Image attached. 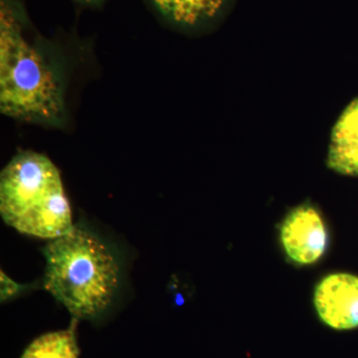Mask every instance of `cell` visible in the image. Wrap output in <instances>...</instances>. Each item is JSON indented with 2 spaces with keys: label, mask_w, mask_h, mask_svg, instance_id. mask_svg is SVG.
Listing matches in <instances>:
<instances>
[{
  "label": "cell",
  "mask_w": 358,
  "mask_h": 358,
  "mask_svg": "<svg viewBox=\"0 0 358 358\" xmlns=\"http://www.w3.org/2000/svg\"><path fill=\"white\" fill-rule=\"evenodd\" d=\"M44 288L76 320L105 312L119 284V265L106 245L75 227L45 247Z\"/></svg>",
  "instance_id": "6da1fadb"
},
{
  "label": "cell",
  "mask_w": 358,
  "mask_h": 358,
  "mask_svg": "<svg viewBox=\"0 0 358 358\" xmlns=\"http://www.w3.org/2000/svg\"><path fill=\"white\" fill-rule=\"evenodd\" d=\"M0 110L13 119L47 124H60L65 117L60 80L26 40L4 0L0 8Z\"/></svg>",
  "instance_id": "7a4b0ae2"
},
{
  "label": "cell",
  "mask_w": 358,
  "mask_h": 358,
  "mask_svg": "<svg viewBox=\"0 0 358 358\" xmlns=\"http://www.w3.org/2000/svg\"><path fill=\"white\" fill-rule=\"evenodd\" d=\"M0 213L23 234L55 239L74 228L60 173L46 155L20 152L0 176Z\"/></svg>",
  "instance_id": "3957f363"
},
{
  "label": "cell",
  "mask_w": 358,
  "mask_h": 358,
  "mask_svg": "<svg viewBox=\"0 0 358 358\" xmlns=\"http://www.w3.org/2000/svg\"><path fill=\"white\" fill-rule=\"evenodd\" d=\"M315 307L320 319L336 331L358 327V277L346 273L331 274L319 282Z\"/></svg>",
  "instance_id": "277c9868"
},
{
  "label": "cell",
  "mask_w": 358,
  "mask_h": 358,
  "mask_svg": "<svg viewBox=\"0 0 358 358\" xmlns=\"http://www.w3.org/2000/svg\"><path fill=\"white\" fill-rule=\"evenodd\" d=\"M281 240L287 255L294 263L317 262L327 248L326 226L317 209L310 205L296 207L285 219Z\"/></svg>",
  "instance_id": "5b68a950"
},
{
  "label": "cell",
  "mask_w": 358,
  "mask_h": 358,
  "mask_svg": "<svg viewBox=\"0 0 358 358\" xmlns=\"http://www.w3.org/2000/svg\"><path fill=\"white\" fill-rule=\"evenodd\" d=\"M327 166L343 176H358V98L345 108L334 126Z\"/></svg>",
  "instance_id": "8992f818"
},
{
  "label": "cell",
  "mask_w": 358,
  "mask_h": 358,
  "mask_svg": "<svg viewBox=\"0 0 358 358\" xmlns=\"http://www.w3.org/2000/svg\"><path fill=\"white\" fill-rule=\"evenodd\" d=\"M155 6L169 20L192 26L214 17L225 0H154Z\"/></svg>",
  "instance_id": "52a82bcc"
},
{
  "label": "cell",
  "mask_w": 358,
  "mask_h": 358,
  "mask_svg": "<svg viewBox=\"0 0 358 358\" xmlns=\"http://www.w3.org/2000/svg\"><path fill=\"white\" fill-rule=\"evenodd\" d=\"M76 322L74 319L70 329L39 336L28 345L20 358H79Z\"/></svg>",
  "instance_id": "ba28073f"
},
{
  "label": "cell",
  "mask_w": 358,
  "mask_h": 358,
  "mask_svg": "<svg viewBox=\"0 0 358 358\" xmlns=\"http://www.w3.org/2000/svg\"><path fill=\"white\" fill-rule=\"evenodd\" d=\"M1 301H6L20 293L24 286L16 284L1 271Z\"/></svg>",
  "instance_id": "9c48e42d"
},
{
  "label": "cell",
  "mask_w": 358,
  "mask_h": 358,
  "mask_svg": "<svg viewBox=\"0 0 358 358\" xmlns=\"http://www.w3.org/2000/svg\"><path fill=\"white\" fill-rule=\"evenodd\" d=\"M82 2H88V3H93V2L99 1V0H79Z\"/></svg>",
  "instance_id": "30bf717a"
}]
</instances>
